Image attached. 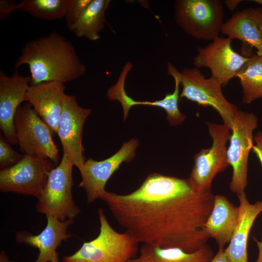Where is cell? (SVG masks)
I'll return each mask as SVG.
<instances>
[{"label": "cell", "instance_id": "4316f807", "mask_svg": "<svg viewBox=\"0 0 262 262\" xmlns=\"http://www.w3.org/2000/svg\"><path fill=\"white\" fill-rule=\"evenodd\" d=\"M16 5L15 1L9 0H0V19L5 20L15 11H16Z\"/></svg>", "mask_w": 262, "mask_h": 262}, {"label": "cell", "instance_id": "f546056e", "mask_svg": "<svg viewBox=\"0 0 262 262\" xmlns=\"http://www.w3.org/2000/svg\"><path fill=\"white\" fill-rule=\"evenodd\" d=\"M243 1L241 0H225L223 1V3L225 4L229 10L233 11L238 5Z\"/></svg>", "mask_w": 262, "mask_h": 262}, {"label": "cell", "instance_id": "1f68e13d", "mask_svg": "<svg viewBox=\"0 0 262 262\" xmlns=\"http://www.w3.org/2000/svg\"><path fill=\"white\" fill-rule=\"evenodd\" d=\"M0 262H9V258L6 252H5L4 251L0 252Z\"/></svg>", "mask_w": 262, "mask_h": 262}, {"label": "cell", "instance_id": "8992f818", "mask_svg": "<svg viewBox=\"0 0 262 262\" xmlns=\"http://www.w3.org/2000/svg\"><path fill=\"white\" fill-rule=\"evenodd\" d=\"M14 124L22 154L48 159L57 165L59 149L53 140V133L29 102L18 108Z\"/></svg>", "mask_w": 262, "mask_h": 262}, {"label": "cell", "instance_id": "8fae6325", "mask_svg": "<svg viewBox=\"0 0 262 262\" xmlns=\"http://www.w3.org/2000/svg\"><path fill=\"white\" fill-rule=\"evenodd\" d=\"M138 146V140L132 138L124 142L118 151L107 159L97 161L89 158L85 161L79 169L82 179L79 187L85 191L88 203L101 198L106 191L105 186L109 179L123 162L133 159Z\"/></svg>", "mask_w": 262, "mask_h": 262}, {"label": "cell", "instance_id": "e0dca14e", "mask_svg": "<svg viewBox=\"0 0 262 262\" xmlns=\"http://www.w3.org/2000/svg\"><path fill=\"white\" fill-rule=\"evenodd\" d=\"M47 219L46 226L39 234L35 235L23 231L16 234L17 243L38 249L39 255L33 262H59L56 249L63 241L71 237L68 229L74 220L61 221L49 216Z\"/></svg>", "mask_w": 262, "mask_h": 262}, {"label": "cell", "instance_id": "cb8c5ba5", "mask_svg": "<svg viewBox=\"0 0 262 262\" xmlns=\"http://www.w3.org/2000/svg\"><path fill=\"white\" fill-rule=\"evenodd\" d=\"M167 74L175 80V88L172 93L167 94L162 99L157 100V107L163 109L166 113V118L171 126H178L185 120L186 116L180 112L178 101L180 97V81L178 70L169 62L167 65Z\"/></svg>", "mask_w": 262, "mask_h": 262}, {"label": "cell", "instance_id": "ba28073f", "mask_svg": "<svg viewBox=\"0 0 262 262\" xmlns=\"http://www.w3.org/2000/svg\"><path fill=\"white\" fill-rule=\"evenodd\" d=\"M258 119L253 113L238 110L232 123L228 160L232 168L230 190L237 195L245 192L247 184L248 157L253 146V131Z\"/></svg>", "mask_w": 262, "mask_h": 262}, {"label": "cell", "instance_id": "7a4b0ae2", "mask_svg": "<svg viewBox=\"0 0 262 262\" xmlns=\"http://www.w3.org/2000/svg\"><path fill=\"white\" fill-rule=\"evenodd\" d=\"M23 65L29 66L30 85L50 81L65 83L86 71L71 42L55 31L26 43L15 67Z\"/></svg>", "mask_w": 262, "mask_h": 262}, {"label": "cell", "instance_id": "603a6c76", "mask_svg": "<svg viewBox=\"0 0 262 262\" xmlns=\"http://www.w3.org/2000/svg\"><path fill=\"white\" fill-rule=\"evenodd\" d=\"M68 0H22L16 11L27 12L43 20H53L65 17Z\"/></svg>", "mask_w": 262, "mask_h": 262}, {"label": "cell", "instance_id": "f1b7e54d", "mask_svg": "<svg viewBox=\"0 0 262 262\" xmlns=\"http://www.w3.org/2000/svg\"><path fill=\"white\" fill-rule=\"evenodd\" d=\"M209 262H230L223 247H219L216 254Z\"/></svg>", "mask_w": 262, "mask_h": 262}, {"label": "cell", "instance_id": "44dd1931", "mask_svg": "<svg viewBox=\"0 0 262 262\" xmlns=\"http://www.w3.org/2000/svg\"><path fill=\"white\" fill-rule=\"evenodd\" d=\"M110 3V0H92L82 15L68 29L79 38L91 41L99 39L106 22L105 12Z\"/></svg>", "mask_w": 262, "mask_h": 262}, {"label": "cell", "instance_id": "7c38bea8", "mask_svg": "<svg viewBox=\"0 0 262 262\" xmlns=\"http://www.w3.org/2000/svg\"><path fill=\"white\" fill-rule=\"evenodd\" d=\"M232 40L228 37H218L204 47H197V53L193 62L197 68H209L211 76L218 81L222 86L235 77L250 58L235 51L231 47Z\"/></svg>", "mask_w": 262, "mask_h": 262}, {"label": "cell", "instance_id": "2e32d148", "mask_svg": "<svg viewBox=\"0 0 262 262\" xmlns=\"http://www.w3.org/2000/svg\"><path fill=\"white\" fill-rule=\"evenodd\" d=\"M64 83L50 81L30 85L26 94L27 101L51 130L57 133L63 101L66 95Z\"/></svg>", "mask_w": 262, "mask_h": 262}, {"label": "cell", "instance_id": "6da1fadb", "mask_svg": "<svg viewBox=\"0 0 262 262\" xmlns=\"http://www.w3.org/2000/svg\"><path fill=\"white\" fill-rule=\"evenodd\" d=\"M214 196L196 187L189 178L153 173L129 194L106 191L100 199L139 244L191 253L207 245L203 227Z\"/></svg>", "mask_w": 262, "mask_h": 262}, {"label": "cell", "instance_id": "484cf974", "mask_svg": "<svg viewBox=\"0 0 262 262\" xmlns=\"http://www.w3.org/2000/svg\"><path fill=\"white\" fill-rule=\"evenodd\" d=\"M92 0H68L65 18L68 29L82 15Z\"/></svg>", "mask_w": 262, "mask_h": 262}, {"label": "cell", "instance_id": "9a60e30c", "mask_svg": "<svg viewBox=\"0 0 262 262\" xmlns=\"http://www.w3.org/2000/svg\"><path fill=\"white\" fill-rule=\"evenodd\" d=\"M221 33L242 41V56H253V48L262 56V9L250 7L235 12L223 24Z\"/></svg>", "mask_w": 262, "mask_h": 262}, {"label": "cell", "instance_id": "9c48e42d", "mask_svg": "<svg viewBox=\"0 0 262 262\" xmlns=\"http://www.w3.org/2000/svg\"><path fill=\"white\" fill-rule=\"evenodd\" d=\"M212 144L208 148H202L194 156V164L189 179L201 190H211L213 180L219 173L224 171L229 164L228 160L227 144L231 130L226 124L206 122Z\"/></svg>", "mask_w": 262, "mask_h": 262}, {"label": "cell", "instance_id": "ffe728a7", "mask_svg": "<svg viewBox=\"0 0 262 262\" xmlns=\"http://www.w3.org/2000/svg\"><path fill=\"white\" fill-rule=\"evenodd\" d=\"M213 256V250L207 244L191 253L179 248L143 245L139 255L130 262H209Z\"/></svg>", "mask_w": 262, "mask_h": 262}, {"label": "cell", "instance_id": "4dcf8cb0", "mask_svg": "<svg viewBox=\"0 0 262 262\" xmlns=\"http://www.w3.org/2000/svg\"><path fill=\"white\" fill-rule=\"evenodd\" d=\"M254 241L256 243L258 249V257L255 262H262V239L261 241H259L254 238Z\"/></svg>", "mask_w": 262, "mask_h": 262}, {"label": "cell", "instance_id": "52a82bcc", "mask_svg": "<svg viewBox=\"0 0 262 262\" xmlns=\"http://www.w3.org/2000/svg\"><path fill=\"white\" fill-rule=\"evenodd\" d=\"M182 91L180 98H185L203 107H211L221 117L223 123L230 129L233 118L239 110L229 102L223 94L221 83L213 77L206 78L195 67L178 70Z\"/></svg>", "mask_w": 262, "mask_h": 262}, {"label": "cell", "instance_id": "7402d4cb", "mask_svg": "<svg viewBox=\"0 0 262 262\" xmlns=\"http://www.w3.org/2000/svg\"><path fill=\"white\" fill-rule=\"evenodd\" d=\"M235 77L240 80L244 104L262 98V56L257 54L250 57Z\"/></svg>", "mask_w": 262, "mask_h": 262}, {"label": "cell", "instance_id": "ac0fdd59", "mask_svg": "<svg viewBox=\"0 0 262 262\" xmlns=\"http://www.w3.org/2000/svg\"><path fill=\"white\" fill-rule=\"evenodd\" d=\"M239 200L237 226L225 251L230 262H248L247 243L253 224L262 212V200L250 203L245 192L237 195Z\"/></svg>", "mask_w": 262, "mask_h": 262}, {"label": "cell", "instance_id": "5bb4252c", "mask_svg": "<svg viewBox=\"0 0 262 262\" xmlns=\"http://www.w3.org/2000/svg\"><path fill=\"white\" fill-rule=\"evenodd\" d=\"M30 84V76H22L18 71L8 76L0 72V128L5 138L12 144H18L14 117L21 103L27 101Z\"/></svg>", "mask_w": 262, "mask_h": 262}, {"label": "cell", "instance_id": "83f0119b", "mask_svg": "<svg viewBox=\"0 0 262 262\" xmlns=\"http://www.w3.org/2000/svg\"><path fill=\"white\" fill-rule=\"evenodd\" d=\"M253 140L255 144L252 150L262 165V131L258 132L253 137Z\"/></svg>", "mask_w": 262, "mask_h": 262}, {"label": "cell", "instance_id": "d6986e66", "mask_svg": "<svg viewBox=\"0 0 262 262\" xmlns=\"http://www.w3.org/2000/svg\"><path fill=\"white\" fill-rule=\"evenodd\" d=\"M239 217V206L234 205L225 196L215 195L212 210L203 230L209 237L215 240L219 247H224L231 240Z\"/></svg>", "mask_w": 262, "mask_h": 262}, {"label": "cell", "instance_id": "277c9868", "mask_svg": "<svg viewBox=\"0 0 262 262\" xmlns=\"http://www.w3.org/2000/svg\"><path fill=\"white\" fill-rule=\"evenodd\" d=\"M74 165L69 158L63 154L60 164L50 171L46 185L38 199L37 212L61 221L74 220L80 213L72 193Z\"/></svg>", "mask_w": 262, "mask_h": 262}, {"label": "cell", "instance_id": "d6a6232c", "mask_svg": "<svg viewBox=\"0 0 262 262\" xmlns=\"http://www.w3.org/2000/svg\"><path fill=\"white\" fill-rule=\"evenodd\" d=\"M252 1H254L256 3H259V4H261L262 5V0H251Z\"/></svg>", "mask_w": 262, "mask_h": 262}, {"label": "cell", "instance_id": "30bf717a", "mask_svg": "<svg viewBox=\"0 0 262 262\" xmlns=\"http://www.w3.org/2000/svg\"><path fill=\"white\" fill-rule=\"evenodd\" d=\"M54 164L48 159L25 155L15 165L0 171V190L39 199Z\"/></svg>", "mask_w": 262, "mask_h": 262}, {"label": "cell", "instance_id": "5b68a950", "mask_svg": "<svg viewBox=\"0 0 262 262\" xmlns=\"http://www.w3.org/2000/svg\"><path fill=\"white\" fill-rule=\"evenodd\" d=\"M177 24L189 35L199 40L219 37L224 11L220 0H177L174 4Z\"/></svg>", "mask_w": 262, "mask_h": 262}, {"label": "cell", "instance_id": "3957f363", "mask_svg": "<svg viewBox=\"0 0 262 262\" xmlns=\"http://www.w3.org/2000/svg\"><path fill=\"white\" fill-rule=\"evenodd\" d=\"M98 214L99 232L96 238L84 242L74 254L61 262H130L138 251V243L128 231L119 232L110 225L103 210Z\"/></svg>", "mask_w": 262, "mask_h": 262}, {"label": "cell", "instance_id": "d4e9b609", "mask_svg": "<svg viewBox=\"0 0 262 262\" xmlns=\"http://www.w3.org/2000/svg\"><path fill=\"white\" fill-rule=\"evenodd\" d=\"M25 154L15 151L10 146L9 142L0 135V168L3 170L11 167L19 162Z\"/></svg>", "mask_w": 262, "mask_h": 262}, {"label": "cell", "instance_id": "4fadbf2b", "mask_svg": "<svg viewBox=\"0 0 262 262\" xmlns=\"http://www.w3.org/2000/svg\"><path fill=\"white\" fill-rule=\"evenodd\" d=\"M92 110L81 106L75 95H66L59 120L57 134L63 154L66 155L79 170L85 162L82 144L84 122Z\"/></svg>", "mask_w": 262, "mask_h": 262}]
</instances>
